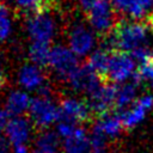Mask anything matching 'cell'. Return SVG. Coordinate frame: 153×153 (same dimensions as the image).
<instances>
[{
  "mask_svg": "<svg viewBox=\"0 0 153 153\" xmlns=\"http://www.w3.org/2000/svg\"><path fill=\"white\" fill-rule=\"evenodd\" d=\"M134 79L135 84H139L141 81H148L151 82V86L153 88V57L151 55L140 62V66L134 74Z\"/></svg>",
  "mask_w": 153,
  "mask_h": 153,
  "instance_id": "obj_23",
  "label": "cell"
},
{
  "mask_svg": "<svg viewBox=\"0 0 153 153\" xmlns=\"http://www.w3.org/2000/svg\"><path fill=\"white\" fill-rule=\"evenodd\" d=\"M12 153H31L27 143H19L12 146Z\"/></svg>",
  "mask_w": 153,
  "mask_h": 153,
  "instance_id": "obj_28",
  "label": "cell"
},
{
  "mask_svg": "<svg viewBox=\"0 0 153 153\" xmlns=\"http://www.w3.org/2000/svg\"><path fill=\"white\" fill-rule=\"evenodd\" d=\"M4 84H5V76H4L2 72L0 71V92H1V90L4 87Z\"/></svg>",
  "mask_w": 153,
  "mask_h": 153,
  "instance_id": "obj_31",
  "label": "cell"
},
{
  "mask_svg": "<svg viewBox=\"0 0 153 153\" xmlns=\"http://www.w3.org/2000/svg\"><path fill=\"white\" fill-rule=\"evenodd\" d=\"M33 127L35 126L31 120L25 116L11 117L5 129V135L10 140L12 146L19 143H27L31 140Z\"/></svg>",
  "mask_w": 153,
  "mask_h": 153,
  "instance_id": "obj_12",
  "label": "cell"
},
{
  "mask_svg": "<svg viewBox=\"0 0 153 153\" xmlns=\"http://www.w3.org/2000/svg\"><path fill=\"white\" fill-rule=\"evenodd\" d=\"M106 1H108V0H106ZM114 1H115V0H114Z\"/></svg>",
  "mask_w": 153,
  "mask_h": 153,
  "instance_id": "obj_34",
  "label": "cell"
},
{
  "mask_svg": "<svg viewBox=\"0 0 153 153\" xmlns=\"http://www.w3.org/2000/svg\"><path fill=\"white\" fill-rule=\"evenodd\" d=\"M53 10L54 8H47L27 16L25 29L31 42L50 44V42L55 38L59 24Z\"/></svg>",
  "mask_w": 153,
  "mask_h": 153,
  "instance_id": "obj_2",
  "label": "cell"
},
{
  "mask_svg": "<svg viewBox=\"0 0 153 153\" xmlns=\"http://www.w3.org/2000/svg\"><path fill=\"white\" fill-rule=\"evenodd\" d=\"M151 56L153 57V49H152V51H151Z\"/></svg>",
  "mask_w": 153,
  "mask_h": 153,
  "instance_id": "obj_32",
  "label": "cell"
},
{
  "mask_svg": "<svg viewBox=\"0 0 153 153\" xmlns=\"http://www.w3.org/2000/svg\"><path fill=\"white\" fill-rule=\"evenodd\" d=\"M115 11V7L106 0H94L85 13L92 30L99 35L106 36L117 23Z\"/></svg>",
  "mask_w": 153,
  "mask_h": 153,
  "instance_id": "obj_5",
  "label": "cell"
},
{
  "mask_svg": "<svg viewBox=\"0 0 153 153\" xmlns=\"http://www.w3.org/2000/svg\"><path fill=\"white\" fill-rule=\"evenodd\" d=\"M136 94V87L135 84H124L122 86H117V93H116V109H123L127 108L134 99Z\"/></svg>",
  "mask_w": 153,
  "mask_h": 153,
  "instance_id": "obj_21",
  "label": "cell"
},
{
  "mask_svg": "<svg viewBox=\"0 0 153 153\" xmlns=\"http://www.w3.org/2000/svg\"><path fill=\"white\" fill-rule=\"evenodd\" d=\"M116 93L117 86L104 81L94 91L87 94V103L93 115L102 116L111 112V109L116 108Z\"/></svg>",
  "mask_w": 153,
  "mask_h": 153,
  "instance_id": "obj_8",
  "label": "cell"
},
{
  "mask_svg": "<svg viewBox=\"0 0 153 153\" xmlns=\"http://www.w3.org/2000/svg\"><path fill=\"white\" fill-rule=\"evenodd\" d=\"M67 42L69 49L78 57H85L93 51L96 36L91 26H87L81 22H74L68 29Z\"/></svg>",
  "mask_w": 153,
  "mask_h": 153,
  "instance_id": "obj_6",
  "label": "cell"
},
{
  "mask_svg": "<svg viewBox=\"0 0 153 153\" xmlns=\"http://www.w3.org/2000/svg\"><path fill=\"white\" fill-rule=\"evenodd\" d=\"M51 47L47 43H38V42H31L29 48V57L30 61L37 66L45 67L49 63V56H50Z\"/></svg>",
  "mask_w": 153,
  "mask_h": 153,
  "instance_id": "obj_20",
  "label": "cell"
},
{
  "mask_svg": "<svg viewBox=\"0 0 153 153\" xmlns=\"http://www.w3.org/2000/svg\"><path fill=\"white\" fill-rule=\"evenodd\" d=\"M112 50L100 48L97 50H93L86 61V65L94 72L97 73L104 81H106V72H108V66H109V60Z\"/></svg>",
  "mask_w": 153,
  "mask_h": 153,
  "instance_id": "obj_18",
  "label": "cell"
},
{
  "mask_svg": "<svg viewBox=\"0 0 153 153\" xmlns=\"http://www.w3.org/2000/svg\"><path fill=\"white\" fill-rule=\"evenodd\" d=\"M149 29L145 22L120 20L114 29L104 36L103 48L109 50H122L133 53L140 48H147Z\"/></svg>",
  "mask_w": 153,
  "mask_h": 153,
  "instance_id": "obj_1",
  "label": "cell"
},
{
  "mask_svg": "<svg viewBox=\"0 0 153 153\" xmlns=\"http://www.w3.org/2000/svg\"><path fill=\"white\" fill-rule=\"evenodd\" d=\"M29 118L33 126L41 130L48 129L60 120V106L54 100L53 94H37L32 98L29 109Z\"/></svg>",
  "mask_w": 153,
  "mask_h": 153,
  "instance_id": "obj_3",
  "label": "cell"
},
{
  "mask_svg": "<svg viewBox=\"0 0 153 153\" xmlns=\"http://www.w3.org/2000/svg\"><path fill=\"white\" fill-rule=\"evenodd\" d=\"M152 106H153V97L152 96H143V97L139 98L131 108H129L127 111H124L120 115L123 127L126 129H130V128L135 127L139 122H141L143 120L147 110H149Z\"/></svg>",
  "mask_w": 153,
  "mask_h": 153,
  "instance_id": "obj_14",
  "label": "cell"
},
{
  "mask_svg": "<svg viewBox=\"0 0 153 153\" xmlns=\"http://www.w3.org/2000/svg\"><path fill=\"white\" fill-rule=\"evenodd\" d=\"M31 153H63L60 147H45V146H35Z\"/></svg>",
  "mask_w": 153,
  "mask_h": 153,
  "instance_id": "obj_27",
  "label": "cell"
},
{
  "mask_svg": "<svg viewBox=\"0 0 153 153\" xmlns=\"http://www.w3.org/2000/svg\"><path fill=\"white\" fill-rule=\"evenodd\" d=\"M10 120H11V116L5 110V108H0V135L5 134V129Z\"/></svg>",
  "mask_w": 153,
  "mask_h": 153,
  "instance_id": "obj_25",
  "label": "cell"
},
{
  "mask_svg": "<svg viewBox=\"0 0 153 153\" xmlns=\"http://www.w3.org/2000/svg\"><path fill=\"white\" fill-rule=\"evenodd\" d=\"M63 153H91V140L90 135L82 127H78L73 135L62 140Z\"/></svg>",
  "mask_w": 153,
  "mask_h": 153,
  "instance_id": "obj_16",
  "label": "cell"
},
{
  "mask_svg": "<svg viewBox=\"0 0 153 153\" xmlns=\"http://www.w3.org/2000/svg\"><path fill=\"white\" fill-rule=\"evenodd\" d=\"M60 118L71 121L75 124H81L92 117L93 112L87 102L76 97H65L59 103Z\"/></svg>",
  "mask_w": 153,
  "mask_h": 153,
  "instance_id": "obj_9",
  "label": "cell"
},
{
  "mask_svg": "<svg viewBox=\"0 0 153 153\" xmlns=\"http://www.w3.org/2000/svg\"><path fill=\"white\" fill-rule=\"evenodd\" d=\"M67 82L75 92H85L86 94H90L102 82H104V80L85 63L76 68Z\"/></svg>",
  "mask_w": 153,
  "mask_h": 153,
  "instance_id": "obj_10",
  "label": "cell"
},
{
  "mask_svg": "<svg viewBox=\"0 0 153 153\" xmlns=\"http://www.w3.org/2000/svg\"><path fill=\"white\" fill-rule=\"evenodd\" d=\"M13 32L12 16L7 6L0 2V42H5Z\"/></svg>",
  "mask_w": 153,
  "mask_h": 153,
  "instance_id": "obj_22",
  "label": "cell"
},
{
  "mask_svg": "<svg viewBox=\"0 0 153 153\" xmlns=\"http://www.w3.org/2000/svg\"><path fill=\"white\" fill-rule=\"evenodd\" d=\"M91 153H100V152H91Z\"/></svg>",
  "mask_w": 153,
  "mask_h": 153,
  "instance_id": "obj_33",
  "label": "cell"
},
{
  "mask_svg": "<svg viewBox=\"0 0 153 153\" xmlns=\"http://www.w3.org/2000/svg\"><path fill=\"white\" fill-rule=\"evenodd\" d=\"M145 23H146V25L148 26L149 31L153 33V13H151V14H148V16L146 17V19H145Z\"/></svg>",
  "mask_w": 153,
  "mask_h": 153,
  "instance_id": "obj_30",
  "label": "cell"
},
{
  "mask_svg": "<svg viewBox=\"0 0 153 153\" xmlns=\"http://www.w3.org/2000/svg\"><path fill=\"white\" fill-rule=\"evenodd\" d=\"M93 1H94V0H78V4H79V6L81 7V10H82L84 12H86V11L90 8V6L92 5Z\"/></svg>",
  "mask_w": 153,
  "mask_h": 153,
  "instance_id": "obj_29",
  "label": "cell"
},
{
  "mask_svg": "<svg viewBox=\"0 0 153 153\" xmlns=\"http://www.w3.org/2000/svg\"><path fill=\"white\" fill-rule=\"evenodd\" d=\"M17 79L20 87L25 91L38 92L42 87H44L48 84L43 67L37 66L32 62L25 63L19 68Z\"/></svg>",
  "mask_w": 153,
  "mask_h": 153,
  "instance_id": "obj_11",
  "label": "cell"
},
{
  "mask_svg": "<svg viewBox=\"0 0 153 153\" xmlns=\"http://www.w3.org/2000/svg\"><path fill=\"white\" fill-rule=\"evenodd\" d=\"M0 153H12V143L5 134L0 135Z\"/></svg>",
  "mask_w": 153,
  "mask_h": 153,
  "instance_id": "obj_26",
  "label": "cell"
},
{
  "mask_svg": "<svg viewBox=\"0 0 153 153\" xmlns=\"http://www.w3.org/2000/svg\"><path fill=\"white\" fill-rule=\"evenodd\" d=\"M114 7L118 13L137 19L153 8V0H115Z\"/></svg>",
  "mask_w": 153,
  "mask_h": 153,
  "instance_id": "obj_15",
  "label": "cell"
},
{
  "mask_svg": "<svg viewBox=\"0 0 153 153\" xmlns=\"http://www.w3.org/2000/svg\"><path fill=\"white\" fill-rule=\"evenodd\" d=\"M123 128L124 127H123L121 116L114 112H108L99 116L98 121L94 123L92 129L100 133L108 139V137H116Z\"/></svg>",
  "mask_w": 153,
  "mask_h": 153,
  "instance_id": "obj_17",
  "label": "cell"
},
{
  "mask_svg": "<svg viewBox=\"0 0 153 153\" xmlns=\"http://www.w3.org/2000/svg\"><path fill=\"white\" fill-rule=\"evenodd\" d=\"M78 127H79V124H75V123H73V122H71V121L60 118V120L56 122L55 131H56L57 135L63 140V139H67V137H69L71 135H73Z\"/></svg>",
  "mask_w": 153,
  "mask_h": 153,
  "instance_id": "obj_24",
  "label": "cell"
},
{
  "mask_svg": "<svg viewBox=\"0 0 153 153\" xmlns=\"http://www.w3.org/2000/svg\"><path fill=\"white\" fill-rule=\"evenodd\" d=\"M31 102L32 98L25 90H12L6 96L4 108L11 117L24 116L26 112H29Z\"/></svg>",
  "mask_w": 153,
  "mask_h": 153,
  "instance_id": "obj_13",
  "label": "cell"
},
{
  "mask_svg": "<svg viewBox=\"0 0 153 153\" xmlns=\"http://www.w3.org/2000/svg\"><path fill=\"white\" fill-rule=\"evenodd\" d=\"M57 0H14L16 11L23 14H32L47 8H54Z\"/></svg>",
  "mask_w": 153,
  "mask_h": 153,
  "instance_id": "obj_19",
  "label": "cell"
},
{
  "mask_svg": "<svg viewBox=\"0 0 153 153\" xmlns=\"http://www.w3.org/2000/svg\"><path fill=\"white\" fill-rule=\"evenodd\" d=\"M134 57L130 53L122 50H112L109 60L106 81L108 82H122L134 76L135 72Z\"/></svg>",
  "mask_w": 153,
  "mask_h": 153,
  "instance_id": "obj_7",
  "label": "cell"
},
{
  "mask_svg": "<svg viewBox=\"0 0 153 153\" xmlns=\"http://www.w3.org/2000/svg\"><path fill=\"white\" fill-rule=\"evenodd\" d=\"M79 66V57L69 49V47L62 44L51 47L48 67L53 71L57 79L68 81Z\"/></svg>",
  "mask_w": 153,
  "mask_h": 153,
  "instance_id": "obj_4",
  "label": "cell"
}]
</instances>
